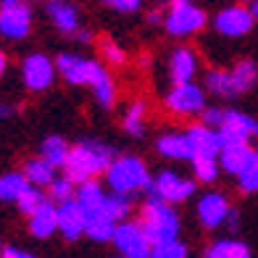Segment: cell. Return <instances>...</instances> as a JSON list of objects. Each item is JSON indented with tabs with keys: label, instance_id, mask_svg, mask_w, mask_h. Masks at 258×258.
<instances>
[{
	"label": "cell",
	"instance_id": "22",
	"mask_svg": "<svg viewBox=\"0 0 258 258\" xmlns=\"http://www.w3.org/2000/svg\"><path fill=\"white\" fill-rule=\"evenodd\" d=\"M69 148L66 145V140L63 137H48L42 143V158L50 163V166H66V161H69Z\"/></svg>",
	"mask_w": 258,
	"mask_h": 258
},
{
	"label": "cell",
	"instance_id": "10",
	"mask_svg": "<svg viewBox=\"0 0 258 258\" xmlns=\"http://www.w3.org/2000/svg\"><path fill=\"white\" fill-rule=\"evenodd\" d=\"M24 85L34 92H42L53 85V77H55V66L48 55L42 53H34L24 61Z\"/></svg>",
	"mask_w": 258,
	"mask_h": 258
},
{
	"label": "cell",
	"instance_id": "6",
	"mask_svg": "<svg viewBox=\"0 0 258 258\" xmlns=\"http://www.w3.org/2000/svg\"><path fill=\"white\" fill-rule=\"evenodd\" d=\"M111 240L121 250V255H129V258H150V250H153V242L148 240L143 224H135V221L119 224L113 229Z\"/></svg>",
	"mask_w": 258,
	"mask_h": 258
},
{
	"label": "cell",
	"instance_id": "8",
	"mask_svg": "<svg viewBox=\"0 0 258 258\" xmlns=\"http://www.w3.org/2000/svg\"><path fill=\"white\" fill-rule=\"evenodd\" d=\"M166 105H169L171 113H179V116L203 113L206 95H203V90L198 85H192V82H182V85H174V90L169 92Z\"/></svg>",
	"mask_w": 258,
	"mask_h": 258
},
{
	"label": "cell",
	"instance_id": "9",
	"mask_svg": "<svg viewBox=\"0 0 258 258\" xmlns=\"http://www.w3.org/2000/svg\"><path fill=\"white\" fill-rule=\"evenodd\" d=\"M253 11L250 8H242V6H229L224 8L221 14L216 16L214 27L224 34V37H242L253 29Z\"/></svg>",
	"mask_w": 258,
	"mask_h": 258
},
{
	"label": "cell",
	"instance_id": "31",
	"mask_svg": "<svg viewBox=\"0 0 258 258\" xmlns=\"http://www.w3.org/2000/svg\"><path fill=\"white\" fill-rule=\"evenodd\" d=\"M143 126H145V105L143 103H132V108L126 111L124 116V129L129 135H143Z\"/></svg>",
	"mask_w": 258,
	"mask_h": 258
},
{
	"label": "cell",
	"instance_id": "4",
	"mask_svg": "<svg viewBox=\"0 0 258 258\" xmlns=\"http://www.w3.org/2000/svg\"><path fill=\"white\" fill-rule=\"evenodd\" d=\"M32 29V8L24 0L0 3V34L8 40H24Z\"/></svg>",
	"mask_w": 258,
	"mask_h": 258
},
{
	"label": "cell",
	"instance_id": "32",
	"mask_svg": "<svg viewBox=\"0 0 258 258\" xmlns=\"http://www.w3.org/2000/svg\"><path fill=\"white\" fill-rule=\"evenodd\" d=\"M42 203H45V198H42V192L37 190V184H29L27 190L16 198V206H19L21 211H24V214H29V216H32V214H34V211H37Z\"/></svg>",
	"mask_w": 258,
	"mask_h": 258
},
{
	"label": "cell",
	"instance_id": "36",
	"mask_svg": "<svg viewBox=\"0 0 258 258\" xmlns=\"http://www.w3.org/2000/svg\"><path fill=\"white\" fill-rule=\"evenodd\" d=\"M95 98H98V103L100 105H113V98H116V90H113V82H111V77H105L103 82H98L95 85Z\"/></svg>",
	"mask_w": 258,
	"mask_h": 258
},
{
	"label": "cell",
	"instance_id": "1",
	"mask_svg": "<svg viewBox=\"0 0 258 258\" xmlns=\"http://www.w3.org/2000/svg\"><path fill=\"white\" fill-rule=\"evenodd\" d=\"M111 161H113V153L105 145H100V143H79L77 148L69 150L66 169H69V177H72L74 182H87V179L95 177V174H103L111 166Z\"/></svg>",
	"mask_w": 258,
	"mask_h": 258
},
{
	"label": "cell",
	"instance_id": "17",
	"mask_svg": "<svg viewBox=\"0 0 258 258\" xmlns=\"http://www.w3.org/2000/svg\"><path fill=\"white\" fill-rule=\"evenodd\" d=\"M158 153L166 158H177V161H192L195 148L187 135H163L158 140Z\"/></svg>",
	"mask_w": 258,
	"mask_h": 258
},
{
	"label": "cell",
	"instance_id": "13",
	"mask_svg": "<svg viewBox=\"0 0 258 258\" xmlns=\"http://www.w3.org/2000/svg\"><path fill=\"white\" fill-rule=\"evenodd\" d=\"M85 208L79 206L77 198H72V201H63L61 206H58V229L63 232L66 240H77L82 232H85Z\"/></svg>",
	"mask_w": 258,
	"mask_h": 258
},
{
	"label": "cell",
	"instance_id": "16",
	"mask_svg": "<svg viewBox=\"0 0 258 258\" xmlns=\"http://www.w3.org/2000/svg\"><path fill=\"white\" fill-rule=\"evenodd\" d=\"M48 16H50V21L63 34H74L77 27H79L77 8L72 3H66V0H50V3H48Z\"/></svg>",
	"mask_w": 258,
	"mask_h": 258
},
{
	"label": "cell",
	"instance_id": "23",
	"mask_svg": "<svg viewBox=\"0 0 258 258\" xmlns=\"http://www.w3.org/2000/svg\"><path fill=\"white\" fill-rule=\"evenodd\" d=\"M206 258H250V250L237 240H219L206 250Z\"/></svg>",
	"mask_w": 258,
	"mask_h": 258
},
{
	"label": "cell",
	"instance_id": "26",
	"mask_svg": "<svg viewBox=\"0 0 258 258\" xmlns=\"http://www.w3.org/2000/svg\"><path fill=\"white\" fill-rule=\"evenodd\" d=\"M53 169H55V166H50V163L40 156V158L27 161L24 174H27V179H29L32 184L42 187V184H50V182H53Z\"/></svg>",
	"mask_w": 258,
	"mask_h": 258
},
{
	"label": "cell",
	"instance_id": "5",
	"mask_svg": "<svg viewBox=\"0 0 258 258\" xmlns=\"http://www.w3.org/2000/svg\"><path fill=\"white\" fill-rule=\"evenodd\" d=\"M55 69L72 82V85H92L95 87L98 82H103L105 77H108L105 69H100V63L87 61V58H79V55H72V53L58 55Z\"/></svg>",
	"mask_w": 258,
	"mask_h": 258
},
{
	"label": "cell",
	"instance_id": "43",
	"mask_svg": "<svg viewBox=\"0 0 258 258\" xmlns=\"http://www.w3.org/2000/svg\"><path fill=\"white\" fill-rule=\"evenodd\" d=\"M148 21H150V24H158L161 16H158V14H150V16H148Z\"/></svg>",
	"mask_w": 258,
	"mask_h": 258
},
{
	"label": "cell",
	"instance_id": "21",
	"mask_svg": "<svg viewBox=\"0 0 258 258\" xmlns=\"http://www.w3.org/2000/svg\"><path fill=\"white\" fill-rule=\"evenodd\" d=\"M32 182L27 179V174H19V171H11L0 177V201H16L29 187Z\"/></svg>",
	"mask_w": 258,
	"mask_h": 258
},
{
	"label": "cell",
	"instance_id": "27",
	"mask_svg": "<svg viewBox=\"0 0 258 258\" xmlns=\"http://www.w3.org/2000/svg\"><path fill=\"white\" fill-rule=\"evenodd\" d=\"M221 126H234L237 132L248 135V137H258V121L253 116H245L240 111H224V124Z\"/></svg>",
	"mask_w": 258,
	"mask_h": 258
},
{
	"label": "cell",
	"instance_id": "42",
	"mask_svg": "<svg viewBox=\"0 0 258 258\" xmlns=\"http://www.w3.org/2000/svg\"><path fill=\"white\" fill-rule=\"evenodd\" d=\"M250 11H253V19L258 21V0H253V6H250Z\"/></svg>",
	"mask_w": 258,
	"mask_h": 258
},
{
	"label": "cell",
	"instance_id": "30",
	"mask_svg": "<svg viewBox=\"0 0 258 258\" xmlns=\"http://www.w3.org/2000/svg\"><path fill=\"white\" fill-rule=\"evenodd\" d=\"M150 258H187V248L177 237H174V240H163V242L153 245Z\"/></svg>",
	"mask_w": 258,
	"mask_h": 258
},
{
	"label": "cell",
	"instance_id": "14",
	"mask_svg": "<svg viewBox=\"0 0 258 258\" xmlns=\"http://www.w3.org/2000/svg\"><path fill=\"white\" fill-rule=\"evenodd\" d=\"M187 137L195 148V153H203V156H219L221 153V137H219V129L208 126V124H198L187 129Z\"/></svg>",
	"mask_w": 258,
	"mask_h": 258
},
{
	"label": "cell",
	"instance_id": "41",
	"mask_svg": "<svg viewBox=\"0 0 258 258\" xmlns=\"http://www.w3.org/2000/svg\"><path fill=\"white\" fill-rule=\"evenodd\" d=\"M6 74V55H3V50H0V77Z\"/></svg>",
	"mask_w": 258,
	"mask_h": 258
},
{
	"label": "cell",
	"instance_id": "12",
	"mask_svg": "<svg viewBox=\"0 0 258 258\" xmlns=\"http://www.w3.org/2000/svg\"><path fill=\"white\" fill-rule=\"evenodd\" d=\"M229 203L221 192H208L201 198L198 203V219L206 229H216L221 224H227V216H229Z\"/></svg>",
	"mask_w": 258,
	"mask_h": 258
},
{
	"label": "cell",
	"instance_id": "3",
	"mask_svg": "<svg viewBox=\"0 0 258 258\" xmlns=\"http://www.w3.org/2000/svg\"><path fill=\"white\" fill-rule=\"evenodd\" d=\"M105 182L113 192H137V190H150L153 187V179L145 169V163L140 158L124 156L111 161V166L105 169Z\"/></svg>",
	"mask_w": 258,
	"mask_h": 258
},
{
	"label": "cell",
	"instance_id": "11",
	"mask_svg": "<svg viewBox=\"0 0 258 258\" xmlns=\"http://www.w3.org/2000/svg\"><path fill=\"white\" fill-rule=\"evenodd\" d=\"M150 190L158 198H163L166 203H179V201H187L195 192V182L182 179L177 171H163V174H158V179L153 182Z\"/></svg>",
	"mask_w": 258,
	"mask_h": 258
},
{
	"label": "cell",
	"instance_id": "19",
	"mask_svg": "<svg viewBox=\"0 0 258 258\" xmlns=\"http://www.w3.org/2000/svg\"><path fill=\"white\" fill-rule=\"evenodd\" d=\"M29 229H32L34 237H50V234L58 229V208L45 201V203L29 216Z\"/></svg>",
	"mask_w": 258,
	"mask_h": 258
},
{
	"label": "cell",
	"instance_id": "2",
	"mask_svg": "<svg viewBox=\"0 0 258 258\" xmlns=\"http://www.w3.org/2000/svg\"><path fill=\"white\" fill-rule=\"evenodd\" d=\"M143 229L148 234L150 242H163V240H174L179 234V216L174 214V208L158 198L156 192L148 198V203L143 206Z\"/></svg>",
	"mask_w": 258,
	"mask_h": 258
},
{
	"label": "cell",
	"instance_id": "34",
	"mask_svg": "<svg viewBox=\"0 0 258 258\" xmlns=\"http://www.w3.org/2000/svg\"><path fill=\"white\" fill-rule=\"evenodd\" d=\"M237 179H240V187L245 192H255L258 190V153H255V158L248 163V166L237 174Z\"/></svg>",
	"mask_w": 258,
	"mask_h": 258
},
{
	"label": "cell",
	"instance_id": "35",
	"mask_svg": "<svg viewBox=\"0 0 258 258\" xmlns=\"http://www.w3.org/2000/svg\"><path fill=\"white\" fill-rule=\"evenodd\" d=\"M50 195L55 198L58 203L72 201V198H74V179H72V177H66V179H53V182H50Z\"/></svg>",
	"mask_w": 258,
	"mask_h": 258
},
{
	"label": "cell",
	"instance_id": "24",
	"mask_svg": "<svg viewBox=\"0 0 258 258\" xmlns=\"http://www.w3.org/2000/svg\"><path fill=\"white\" fill-rule=\"evenodd\" d=\"M232 85H234V92H245V90H250L255 85V79H258V69L253 61H240L237 66L232 69Z\"/></svg>",
	"mask_w": 258,
	"mask_h": 258
},
{
	"label": "cell",
	"instance_id": "40",
	"mask_svg": "<svg viewBox=\"0 0 258 258\" xmlns=\"http://www.w3.org/2000/svg\"><path fill=\"white\" fill-rule=\"evenodd\" d=\"M0 258H34L27 250H19V248H3L0 250Z\"/></svg>",
	"mask_w": 258,
	"mask_h": 258
},
{
	"label": "cell",
	"instance_id": "18",
	"mask_svg": "<svg viewBox=\"0 0 258 258\" xmlns=\"http://www.w3.org/2000/svg\"><path fill=\"white\" fill-rule=\"evenodd\" d=\"M219 156H221V169L229 171V174H240V171L255 158V150H250L248 143H240V145L221 148Z\"/></svg>",
	"mask_w": 258,
	"mask_h": 258
},
{
	"label": "cell",
	"instance_id": "37",
	"mask_svg": "<svg viewBox=\"0 0 258 258\" xmlns=\"http://www.w3.org/2000/svg\"><path fill=\"white\" fill-rule=\"evenodd\" d=\"M103 55H105V61L108 63H113V66H121L124 61H126V55H124V50L116 45L113 40H105L103 42Z\"/></svg>",
	"mask_w": 258,
	"mask_h": 258
},
{
	"label": "cell",
	"instance_id": "39",
	"mask_svg": "<svg viewBox=\"0 0 258 258\" xmlns=\"http://www.w3.org/2000/svg\"><path fill=\"white\" fill-rule=\"evenodd\" d=\"M103 3L111 6V8H116V11H137L143 0H103Z\"/></svg>",
	"mask_w": 258,
	"mask_h": 258
},
{
	"label": "cell",
	"instance_id": "45",
	"mask_svg": "<svg viewBox=\"0 0 258 258\" xmlns=\"http://www.w3.org/2000/svg\"><path fill=\"white\" fill-rule=\"evenodd\" d=\"M3 116H8V108H6V105H0V119H3Z\"/></svg>",
	"mask_w": 258,
	"mask_h": 258
},
{
	"label": "cell",
	"instance_id": "7",
	"mask_svg": "<svg viewBox=\"0 0 258 258\" xmlns=\"http://www.w3.org/2000/svg\"><path fill=\"white\" fill-rule=\"evenodd\" d=\"M163 27H166V32L174 34V37H190V34L201 32L206 27V14L201 8H195L192 3L171 6V14L166 16Z\"/></svg>",
	"mask_w": 258,
	"mask_h": 258
},
{
	"label": "cell",
	"instance_id": "44",
	"mask_svg": "<svg viewBox=\"0 0 258 258\" xmlns=\"http://www.w3.org/2000/svg\"><path fill=\"white\" fill-rule=\"evenodd\" d=\"M187 3H192V0H171V6H187Z\"/></svg>",
	"mask_w": 258,
	"mask_h": 258
},
{
	"label": "cell",
	"instance_id": "28",
	"mask_svg": "<svg viewBox=\"0 0 258 258\" xmlns=\"http://www.w3.org/2000/svg\"><path fill=\"white\" fill-rule=\"evenodd\" d=\"M206 87L214 92V95H237L234 92V85H232V74L229 72H208L206 74Z\"/></svg>",
	"mask_w": 258,
	"mask_h": 258
},
{
	"label": "cell",
	"instance_id": "38",
	"mask_svg": "<svg viewBox=\"0 0 258 258\" xmlns=\"http://www.w3.org/2000/svg\"><path fill=\"white\" fill-rule=\"evenodd\" d=\"M203 124H208V126H214V129H219L221 124H224V111L221 108H203Z\"/></svg>",
	"mask_w": 258,
	"mask_h": 258
},
{
	"label": "cell",
	"instance_id": "47",
	"mask_svg": "<svg viewBox=\"0 0 258 258\" xmlns=\"http://www.w3.org/2000/svg\"><path fill=\"white\" fill-rule=\"evenodd\" d=\"M255 153H258V150H255Z\"/></svg>",
	"mask_w": 258,
	"mask_h": 258
},
{
	"label": "cell",
	"instance_id": "15",
	"mask_svg": "<svg viewBox=\"0 0 258 258\" xmlns=\"http://www.w3.org/2000/svg\"><path fill=\"white\" fill-rule=\"evenodd\" d=\"M85 219H87V224H85V232L90 234L92 240H98V242H105V240H111L113 237V229H116V221L113 216L103 208H95V211H85Z\"/></svg>",
	"mask_w": 258,
	"mask_h": 258
},
{
	"label": "cell",
	"instance_id": "33",
	"mask_svg": "<svg viewBox=\"0 0 258 258\" xmlns=\"http://www.w3.org/2000/svg\"><path fill=\"white\" fill-rule=\"evenodd\" d=\"M105 211L113 216V221H121L129 216V198L124 192H113L105 198Z\"/></svg>",
	"mask_w": 258,
	"mask_h": 258
},
{
	"label": "cell",
	"instance_id": "25",
	"mask_svg": "<svg viewBox=\"0 0 258 258\" xmlns=\"http://www.w3.org/2000/svg\"><path fill=\"white\" fill-rule=\"evenodd\" d=\"M77 201L85 211H95V208H103L105 206V195L100 190V184L95 182H79V192H77Z\"/></svg>",
	"mask_w": 258,
	"mask_h": 258
},
{
	"label": "cell",
	"instance_id": "46",
	"mask_svg": "<svg viewBox=\"0 0 258 258\" xmlns=\"http://www.w3.org/2000/svg\"><path fill=\"white\" fill-rule=\"evenodd\" d=\"M124 258H129V255H124Z\"/></svg>",
	"mask_w": 258,
	"mask_h": 258
},
{
	"label": "cell",
	"instance_id": "20",
	"mask_svg": "<svg viewBox=\"0 0 258 258\" xmlns=\"http://www.w3.org/2000/svg\"><path fill=\"white\" fill-rule=\"evenodd\" d=\"M195 72H198V58H195V53L187 50V48L174 50V55H171V79H174V85L192 82Z\"/></svg>",
	"mask_w": 258,
	"mask_h": 258
},
{
	"label": "cell",
	"instance_id": "29",
	"mask_svg": "<svg viewBox=\"0 0 258 258\" xmlns=\"http://www.w3.org/2000/svg\"><path fill=\"white\" fill-rule=\"evenodd\" d=\"M192 169L198 174L201 182H214L219 177V163L216 156H203V153H195L192 156Z\"/></svg>",
	"mask_w": 258,
	"mask_h": 258
}]
</instances>
